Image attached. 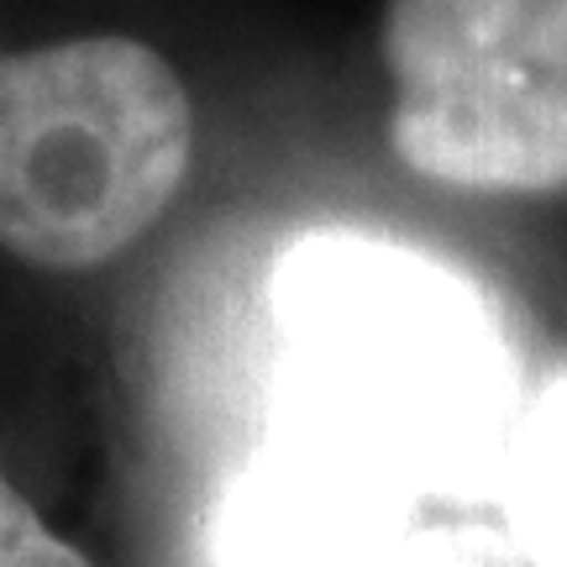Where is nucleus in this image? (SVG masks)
I'll use <instances>...</instances> for the list:
<instances>
[{
  "mask_svg": "<svg viewBox=\"0 0 567 567\" xmlns=\"http://www.w3.org/2000/svg\"><path fill=\"white\" fill-rule=\"evenodd\" d=\"M284 358L310 425L421 494H478L520 421V352L499 305L421 247L316 231L274 274Z\"/></svg>",
  "mask_w": 567,
  "mask_h": 567,
  "instance_id": "nucleus-1",
  "label": "nucleus"
},
{
  "mask_svg": "<svg viewBox=\"0 0 567 567\" xmlns=\"http://www.w3.org/2000/svg\"><path fill=\"white\" fill-rule=\"evenodd\" d=\"M195 105L158 48L116 32L0 53V247L48 274L122 258L174 205Z\"/></svg>",
  "mask_w": 567,
  "mask_h": 567,
  "instance_id": "nucleus-2",
  "label": "nucleus"
},
{
  "mask_svg": "<svg viewBox=\"0 0 567 567\" xmlns=\"http://www.w3.org/2000/svg\"><path fill=\"white\" fill-rule=\"evenodd\" d=\"M389 142L421 179L567 189V0H389Z\"/></svg>",
  "mask_w": 567,
  "mask_h": 567,
  "instance_id": "nucleus-3",
  "label": "nucleus"
},
{
  "mask_svg": "<svg viewBox=\"0 0 567 567\" xmlns=\"http://www.w3.org/2000/svg\"><path fill=\"white\" fill-rule=\"evenodd\" d=\"M415 494L326 431L258 452L216 515V567H379Z\"/></svg>",
  "mask_w": 567,
  "mask_h": 567,
  "instance_id": "nucleus-4",
  "label": "nucleus"
},
{
  "mask_svg": "<svg viewBox=\"0 0 567 567\" xmlns=\"http://www.w3.org/2000/svg\"><path fill=\"white\" fill-rule=\"evenodd\" d=\"M505 536L536 567H567V368L520 405L499 463Z\"/></svg>",
  "mask_w": 567,
  "mask_h": 567,
  "instance_id": "nucleus-5",
  "label": "nucleus"
},
{
  "mask_svg": "<svg viewBox=\"0 0 567 567\" xmlns=\"http://www.w3.org/2000/svg\"><path fill=\"white\" fill-rule=\"evenodd\" d=\"M379 567H536L509 536L494 530H452V526H410Z\"/></svg>",
  "mask_w": 567,
  "mask_h": 567,
  "instance_id": "nucleus-6",
  "label": "nucleus"
},
{
  "mask_svg": "<svg viewBox=\"0 0 567 567\" xmlns=\"http://www.w3.org/2000/svg\"><path fill=\"white\" fill-rule=\"evenodd\" d=\"M0 567H90L80 547H69L42 526V515L6 478V467H0Z\"/></svg>",
  "mask_w": 567,
  "mask_h": 567,
  "instance_id": "nucleus-7",
  "label": "nucleus"
}]
</instances>
